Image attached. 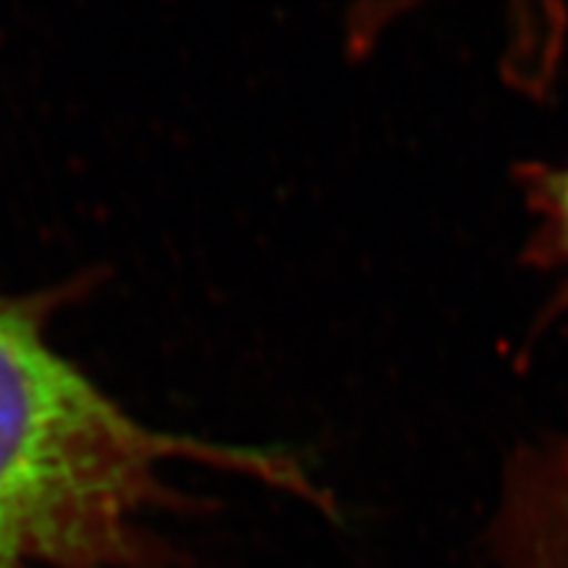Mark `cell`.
<instances>
[{"label":"cell","instance_id":"6da1fadb","mask_svg":"<svg viewBox=\"0 0 568 568\" xmlns=\"http://www.w3.org/2000/svg\"><path fill=\"white\" fill-rule=\"evenodd\" d=\"M90 276L0 293V568H151L155 518L176 506L172 468L258 479L329 508L297 458L159 432L74 361L51 324Z\"/></svg>","mask_w":568,"mask_h":568},{"label":"cell","instance_id":"7a4b0ae2","mask_svg":"<svg viewBox=\"0 0 568 568\" xmlns=\"http://www.w3.org/2000/svg\"><path fill=\"white\" fill-rule=\"evenodd\" d=\"M516 187L531 219L527 261L556 276L568 301V161L521 163Z\"/></svg>","mask_w":568,"mask_h":568}]
</instances>
